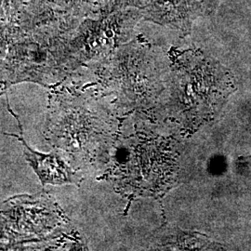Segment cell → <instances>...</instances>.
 <instances>
[{"mask_svg":"<svg viewBox=\"0 0 251 251\" xmlns=\"http://www.w3.org/2000/svg\"><path fill=\"white\" fill-rule=\"evenodd\" d=\"M168 84L178 104H223L235 90L233 74L199 50L171 54Z\"/></svg>","mask_w":251,"mask_h":251,"instance_id":"5","label":"cell"},{"mask_svg":"<svg viewBox=\"0 0 251 251\" xmlns=\"http://www.w3.org/2000/svg\"><path fill=\"white\" fill-rule=\"evenodd\" d=\"M65 37L12 24L0 63V95L20 83L30 82L51 89L71 76L65 61Z\"/></svg>","mask_w":251,"mask_h":251,"instance_id":"2","label":"cell"},{"mask_svg":"<svg viewBox=\"0 0 251 251\" xmlns=\"http://www.w3.org/2000/svg\"><path fill=\"white\" fill-rule=\"evenodd\" d=\"M5 203L8 208L0 211V250L59 238L61 226L67 222L45 192L14 197Z\"/></svg>","mask_w":251,"mask_h":251,"instance_id":"6","label":"cell"},{"mask_svg":"<svg viewBox=\"0 0 251 251\" xmlns=\"http://www.w3.org/2000/svg\"><path fill=\"white\" fill-rule=\"evenodd\" d=\"M98 67L101 90L131 101L157 94L170 76L161 54L142 36L117 48Z\"/></svg>","mask_w":251,"mask_h":251,"instance_id":"3","label":"cell"},{"mask_svg":"<svg viewBox=\"0 0 251 251\" xmlns=\"http://www.w3.org/2000/svg\"><path fill=\"white\" fill-rule=\"evenodd\" d=\"M141 21L142 14L136 9L100 12L83 19L78 26L66 36L65 59L70 73L73 75L82 66L107 58L130 40Z\"/></svg>","mask_w":251,"mask_h":251,"instance_id":"4","label":"cell"},{"mask_svg":"<svg viewBox=\"0 0 251 251\" xmlns=\"http://www.w3.org/2000/svg\"><path fill=\"white\" fill-rule=\"evenodd\" d=\"M50 90L43 131L46 141L70 163L103 161L114 142L113 118L63 81Z\"/></svg>","mask_w":251,"mask_h":251,"instance_id":"1","label":"cell"},{"mask_svg":"<svg viewBox=\"0 0 251 251\" xmlns=\"http://www.w3.org/2000/svg\"><path fill=\"white\" fill-rule=\"evenodd\" d=\"M8 110L11 116L14 117L20 127V133H5L10 137L18 140L19 143L23 146V152L25 160L30 167L35 171L38 179L43 187L46 185H63V184H76L79 185L82 181V177L75 171L69 164L66 155L58 150L54 149L53 152L45 153L37 152L28 145L24 137L23 126L20 117L10 108L9 100H7Z\"/></svg>","mask_w":251,"mask_h":251,"instance_id":"8","label":"cell"},{"mask_svg":"<svg viewBox=\"0 0 251 251\" xmlns=\"http://www.w3.org/2000/svg\"><path fill=\"white\" fill-rule=\"evenodd\" d=\"M223 0H202L203 8H204V15L210 16L213 15L217 11L219 6L221 5Z\"/></svg>","mask_w":251,"mask_h":251,"instance_id":"9","label":"cell"},{"mask_svg":"<svg viewBox=\"0 0 251 251\" xmlns=\"http://www.w3.org/2000/svg\"><path fill=\"white\" fill-rule=\"evenodd\" d=\"M107 9H138L144 22L173 29L180 37L190 35L195 22L204 15L202 0H110Z\"/></svg>","mask_w":251,"mask_h":251,"instance_id":"7","label":"cell"}]
</instances>
